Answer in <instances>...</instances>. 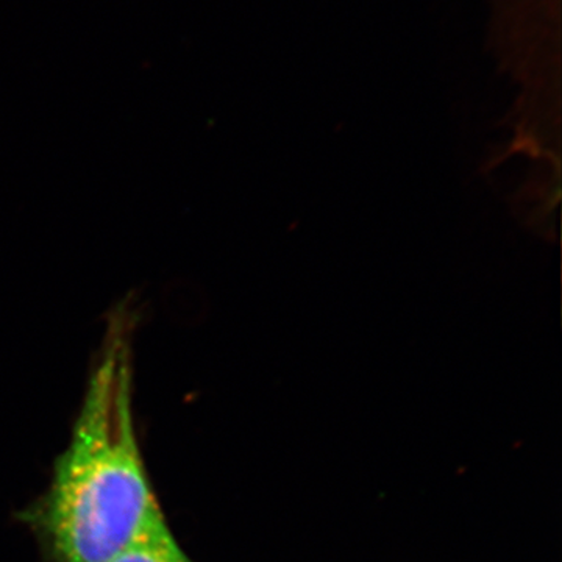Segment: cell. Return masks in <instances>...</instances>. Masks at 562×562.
<instances>
[{"instance_id":"obj_1","label":"cell","mask_w":562,"mask_h":562,"mask_svg":"<svg viewBox=\"0 0 562 562\" xmlns=\"http://www.w3.org/2000/svg\"><path fill=\"white\" fill-rule=\"evenodd\" d=\"M127 373L103 366L29 520L52 562H109L161 519L140 453Z\"/></svg>"},{"instance_id":"obj_2","label":"cell","mask_w":562,"mask_h":562,"mask_svg":"<svg viewBox=\"0 0 562 562\" xmlns=\"http://www.w3.org/2000/svg\"><path fill=\"white\" fill-rule=\"evenodd\" d=\"M109 562H194L184 552L165 516L139 532Z\"/></svg>"}]
</instances>
